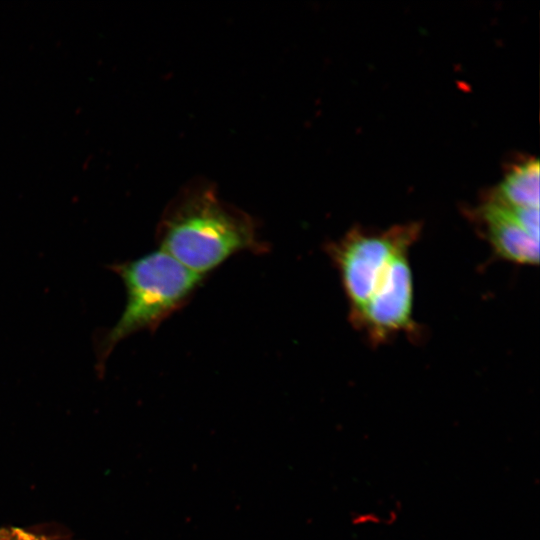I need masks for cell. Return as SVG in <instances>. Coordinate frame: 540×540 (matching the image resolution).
<instances>
[{"instance_id":"cell-3","label":"cell","mask_w":540,"mask_h":540,"mask_svg":"<svg viewBox=\"0 0 540 540\" xmlns=\"http://www.w3.org/2000/svg\"><path fill=\"white\" fill-rule=\"evenodd\" d=\"M420 231L417 222L394 225L383 231L354 227L326 246L348 299L349 318L362 310L391 262L409 252Z\"/></svg>"},{"instance_id":"cell-4","label":"cell","mask_w":540,"mask_h":540,"mask_svg":"<svg viewBox=\"0 0 540 540\" xmlns=\"http://www.w3.org/2000/svg\"><path fill=\"white\" fill-rule=\"evenodd\" d=\"M413 280L408 252L389 265L368 302L353 317V325L372 344H380L401 332H414Z\"/></svg>"},{"instance_id":"cell-1","label":"cell","mask_w":540,"mask_h":540,"mask_svg":"<svg viewBox=\"0 0 540 540\" xmlns=\"http://www.w3.org/2000/svg\"><path fill=\"white\" fill-rule=\"evenodd\" d=\"M159 249L205 276L229 257L263 254L268 245L245 212L222 201L211 185L188 187L166 208L157 228Z\"/></svg>"},{"instance_id":"cell-5","label":"cell","mask_w":540,"mask_h":540,"mask_svg":"<svg viewBox=\"0 0 540 540\" xmlns=\"http://www.w3.org/2000/svg\"><path fill=\"white\" fill-rule=\"evenodd\" d=\"M475 216L499 257L516 264H538L539 239L526 232L503 205L488 197L475 211Z\"/></svg>"},{"instance_id":"cell-7","label":"cell","mask_w":540,"mask_h":540,"mask_svg":"<svg viewBox=\"0 0 540 540\" xmlns=\"http://www.w3.org/2000/svg\"><path fill=\"white\" fill-rule=\"evenodd\" d=\"M0 540H19L17 528L0 529Z\"/></svg>"},{"instance_id":"cell-6","label":"cell","mask_w":540,"mask_h":540,"mask_svg":"<svg viewBox=\"0 0 540 540\" xmlns=\"http://www.w3.org/2000/svg\"><path fill=\"white\" fill-rule=\"evenodd\" d=\"M540 166L536 158L524 160L509 169L489 197L518 207H539Z\"/></svg>"},{"instance_id":"cell-8","label":"cell","mask_w":540,"mask_h":540,"mask_svg":"<svg viewBox=\"0 0 540 540\" xmlns=\"http://www.w3.org/2000/svg\"><path fill=\"white\" fill-rule=\"evenodd\" d=\"M17 534H18L19 540H44L43 538L38 537L37 535L31 534L19 528H17Z\"/></svg>"},{"instance_id":"cell-2","label":"cell","mask_w":540,"mask_h":540,"mask_svg":"<svg viewBox=\"0 0 540 540\" xmlns=\"http://www.w3.org/2000/svg\"><path fill=\"white\" fill-rule=\"evenodd\" d=\"M109 268L123 281L127 300L116 324L102 334L96 344L100 374L120 341L140 331L156 330L188 303L205 278L161 249Z\"/></svg>"}]
</instances>
